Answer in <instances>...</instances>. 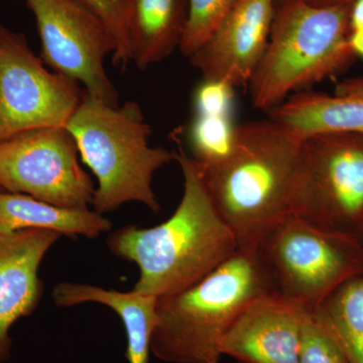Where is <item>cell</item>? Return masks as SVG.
Masks as SVG:
<instances>
[{"instance_id":"cell-1","label":"cell","mask_w":363,"mask_h":363,"mask_svg":"<svg viewBox=\"0 0 363 363\" xmlns=\"http://www.w3.org/2000/svg\"><path fill=\"white\" fill-rule=\"evenodd\" d=\"M178 145L184 192L173 215L150 228L123 227L107 238L114 255L140 267L133 290L157 298L195 285L240 245L210 199L199 164Z\"/></svg>"},{"instance_id":"cell-2","label":"cell","mask_w":363,"mask_h":363,"mask_svg":"<svg viewBox=\"0 0 363 363\" xmlns=\"http://www.w3.org/2000/svg\"><path fill=\"white\" fill-rule=\"evenodd\" d=\"M304 138L269 118L236 125L230 154L201 166L210 199L240 243L291 214Z\"/></svg>"},{"instance_id":"cell-3","label":"cell","mask_w":363,"mask_h":363,"mask_svg":"<svg viewBox=\"0 0 363 363\" xmlns=\"http://www.w3.org/2000/svg\"><path fill=\"white\" fill-rule=\"evenodd\" d=\"M272 294L257 242L236 252L195 285L159 298L150 353L169 363H219L221 344L243 310Z\"/></svg>"},{"instance_id":"cell-4","label":"cell","mask_w":363,"mask_h":363,"mask_svg":"<svg viewBox=\"0 0 363 363\" xmlns=\"http://www.w3.org/2000/svg\"><path fill=\"white\" fill-rule=\"evenodd\" d=\"M83 162L97 179L93 210L104 215L128 202H140L157 213L152 190L157 171L176 160V152L150 145L152 133L140 105L113 107L87 92L66 123Z\"/></svg>"},{"instance_id":"cell-5","label":"cell","mask_w":363,"mask_h":363,"mask_svg":"<svg viewBox=\"0 0 363 363\" xmlns=\"http://www.w3.org/2000/svg\"><path fill=\"white\" fill-rule=\"evenodd\" d=\"M350 7L277 4L266 52L248 82L253 106L269 112L291 93L350 64L354 56L348 44Z\"/></svg>"},{"instance_id":"cell-6","label":"cell","mask_w":363,"mask_h":363,"mask_svg":"<svg viewBox=\"0 0 363 363\" xmlns=\"http://www.w3.org/2000/svg\"><path fill=\"white\" fill-rule=\"evenodd\" d=\"M255 242L272 294L310 312L344 283L363 276V247L357 235L296 215H286Z\"/></svg>"},{"instance_id":"cell-7","label":"cell","mask_w":363,"mask_h":363,"mask_svg":"<svg viewBox=\"0 0 363 363\" xmlns=\"http://www.w3.org/2000/svg\"><path fill=\"white\" fill-rule=\"evenodd\" d=\"M291 214L357 235L363 223V135L304 138Z\"/></svg>"},{"instance_id":"cell-8","label":"cell","mask_w":363,"mask_h":363,"mask_svg":"<svg viewBox=\"0 0 363 363\" xmlns=\"http://www.w3.org/2000/svg\"><path fill=\"white\" fill-rule=\"evenodd\" d=\"M0 189L86 209L96 188L79 162L77 145L66 126H49L0 140Z\"/></svg>"},{"instance_id":"cell-9","label":"cell","mask_w":363,"mask_h":363,"mask_svg":"<svg viewBox=\"0 0 363 363\" xmlns=\"http://www.w3.org/2000/svg\"><path fill=\"white\" fill-rule=\"evenodd\" d=\"M84 92L76 81L48 70L25 35L0 25V140L65 126Z\"/></svg>"},{"instance_id":"cell-10","label":"cell","mask_w":363,"mask_h":363,"mask_svg":"<svg viewBox=\"0 0 363 363\" xmlns=\"http://www.w3.org/2000/svg\"><path fill=\"white\" fill-rule=\"evenodd\" d=\"M37 21L42 59L52 71L84 86L86 92L119 106L118 92L105 70L116 40L82 0H26Z\"/></svg>"},{"instance_id":"cell-11","label":"cell","mask_w":363,"mask_h":363,"mask_svg":"<svg viewBox=\"0 0 363 363\" xmlns=\"http://www.w3.org/2000/svg\"><path fill=\"white\" fill-rule=\"evenodd\" d=\"M276 0H238L225 21L190 57L203 80L248 84L266 52Z\"/></svg>"},{"instance_id":"cell-12","label":"cell","mask_w":363,"mask_h":363,"mask_svg":"<svg viewBox=\"0 0 363 363\" xmlns=\"http://www.w3.org/2000/svg\"><path fill=\"white\" fill-rule=\"evenodd\" d=\"M310 315L303 306L276 294L255 298L227 332L222 355L240 363H300Z\"/></svg>"},{"instance_id":"cell-13","label":"cell","mask_w":363,"mask_h":363,"mask_svg":"<svg viewBox=\"0 0 363 363\" xmlns=\"http://www.w3.org/2000/svg\"><path fill=\"white\" fill-rule=\"evenodd\" d=\"M60 238L59 233L40 229L0 233V363L11 357L13 325L33 314L40 304V266Z\"/></svg>"},{"instance_id":"cell-14","label":"cell","mask_w":363,"mask_h":363,"mask_svg":"<svg viewBox=\"0 0 363 363\" xmlns=\"http://www.w3.org/2000/svg\"><path fill=\"white\" fill-rule=\"evenodd\" d=\"M269 114L302 138L319 133L363 135V78L341 83L333 95L297 93Z\"/></svg>"},{"instance_id":"cell-15","label":"cell","mask_w":363,"mask_h":363,"mask_svg":"<svg viewBox=\"0 0 363 363\" xmlns=\"http://www.w3.org/2000/svg\"><path fill=\"white\" fill-rule=\"evenodd\" d=\"M52 298L61 308L84 303L107 306L118 315L125 329L128 363H149L150 339L157 324L159 298L131 290L118 292L89 284L63 281L54 286Z\"/></svg>"},{"instance_id":"cell-16","label":"cell","mask_w":363,"mask_h":363,"mask_svg":"<svg viewBox=\"0 0 363 363\" xmlns=\"http://www.w3.org/2000/svg\"><path fill=\"white\" fill-rule=\"evenodd\" d=\"M187 11L188 0H130L131 57L140 70L180 48Z\"/></svg>"},{"instance_id":"cell-17","label":"cell","mask_w":363,"mask_h":363,"mask_svg":"<svg viewBox=\"0 0 363 363\" xmlns=\"http://www.w3.org/2000/svg\"><path fill=\"white\" fill-rule=\"evenodd\" d=\"M111 228V222L94 210L56 206L30 196L0 190V233L40 229L70 238H96Z\"/></svg>"},{"instance_id":"cell-18","label":"cell","mask_w":363,"mask_h":363,"mask_svg":"<svg viewBox=\"0 0 363 363\" xmlns=\"http://www.w3.org/2000/svg\"><path fill=\"white\" fill-rule=\"evenodd\" d=\"M350 363H363V276L344 283L311 312Z\"/></svg>"},{"instance_id":"cell-19","label":"cell","mask_w":363,"mask_h":363,"mask_svg":"<svg viewBox=\"0 0 363 363\" xmlns=\"http://www.w3.org/2000/svg\"><path fill=\"white\" fill-rule=\"evenodd\" d=\"M235 128L231 116L196 114L189 130L193 159L204 167L223 161L233 150Z\"/></svg>"},{"instance_id":"cell-20","label":"cell","mask_w":363,"mask_h":363,"mask_svg":"<svg viewBox=\"0 0 363 363\" xmlns=\"http://www.w3.org/2000/svg\"><path fill=\"white\" fill-rule=\"evenodd\" d=\"M238 0H188L180 51L190 58L211 39Z\"/></svg>"},{"instance_id":"cell-21","label":"cell","mask_w":363,"mask_h":363,"mask_svg":"<svg viewBox=\"0 0 363 363\" xmlns=\"http://www.w3.org/2000/svg\"><path fill=\"white\" fill-rule=\"evenodd\" d=\"M104 21L116 40L112 60L121 71L133 62L130 40V0H82Z\"/></svg>"},{"instance_id":"cell-22","label":"cell","mask_w":363,"mask_h":363,"mask_svg":"<svg viewBox=\"0 0 363 363\" xmlns=\"http://www.w3.org/2000/svg\"><path fill=\"white\" fill-rule=\"evenodd\" d=\"M300 363H350L333 339L310 315L301 344Z\"/></svg>"},{"instance_id":"cell-23","label":"cell","mask_w":363,"mask_h":363,"mask_svg":"<svg viewBox=\"0 0 363 363\" xmlns=\"http://www.w3.org/2000/svg\"><path fill=\"white\" fill-rule=\"evenodd\" d=\"M234 87L217 80H203L195 91L194 108L197 116H231Z\"/></svg>"},{"instance_id":"cell-24","label":"cell","mask_w":363,"mask_h":363,"mask_svg":"<svg viewBox=\"0 0 363 363\" xmlns=\"http://www.w3.org/2000/svg\"><path fill=\"white\" fill-rule=\"evenodd\" d=\"M350 32L363 30V0H354L350 7Z\"/></svg>"},{"instance_id":"cell-25","label":"cell","mask_w":363,"mask_h":363,"mask_svg":"<svg viewBox=\"0 0 363 363\" xmlns=\"http://www.w3.org/2000/svg\"><path fill=\"white\" fill-rule=\"evenodd\" d=\"M348 44L354 56L363 58V30L350 32Z\"/></svg>"},{"instance_id":"cell-26","label":"cell","mask_w":363,"mask_h":363,"mask_svg":"<svg viewBox=\"0 0 363 363\" xmlns=\"http://www.w3.org/2000/svg\"><path fill=\"white\" fill-rule=\"evenodd\" d=\"M277 4L288 0H276ZM317 6H350L354 0H301Z\"/></svg>"},{"instance_id":"cell-27","label":"cell","mask_w":363,"mask_h":363,"mask_svg":"<svg viewBox=\"0 0 363 363\" xmlns=\"http://www.w3.org/2000/svg\"><path fill=\"white\" fill-rule=\"evenodd\" d=\"M357 236L358 238V240H359L360 242H362L363 247V223L362 227H360L359 231H358Z\"/></svg>"},{"instance_id":"cell-28","label":"cell","mask_w":363,"mask_h":363,"mask_svg":"<svg viewBox=\"0 0 363 363\" xmlns=\"http://www.w3.org/2000/svg\"></svg>"}]
</instances>
